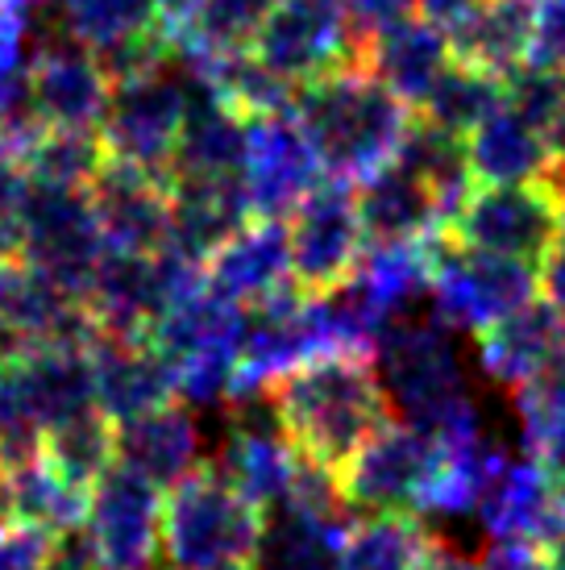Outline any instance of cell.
Instances as JSON below:
<instances>
[{
  "label": "cell",
  "mask_w": 565,
  "mask_h": 570,
  "mask_svg": "<svg viewBox=\"0 0 565 570\" xmlns=\"http://www.w3.org/2000/svg\"><path fill=\"white\" fill-rule=\"evenodd\" d=\"M42 570H100V558H96L88 524L79 521V524H71V529L50 533V550H47Z\"/></svg>",
  "instance_id": "46"
},
{
  "label": "cell",
  "mask_w": 565,
  "mask_h": 570,
  "mask_svg": "<svg viewBox=\"0 0 565 570\" xmlns=\"http://www.w3.org/2000/svg\"><path fill=\"white\" fill-rule=\"evenodd\" d=\"M26 171L21 163L0 155V258H17L21 246V196H26Z\"/></svg>",
  "instance_id": "44"
},
{
  "label": "cell",
  "mask_w": 565,
  "mask_h": 570,
  "mask_svg": "<svg viewBox=\"0 0 565 570\" xmlns=\"http://www.w3.org/2000/svg\"><path fill=\"white\" fill-rule=\"evenodd\" d=\"M291 112L308 129L325 175H341L354 184L399 155V142L416 117L361 63L333 67L329 76L299 83Z\"/></svg>",
  "instance_id": "3"
},
{
  "label": "cell",
  "mask_w": 565,
  "mask_h": 570,
  "mask_svg": "<svg viewBox=\"0 0 565 570\" xmlns=\"http://www.w3.org/2000/svg\"><path fill=\"white\" fill-rule=\"evenodd\" d=\"M9 363L17 371L26 409L42 425V433L79 416V412L96 409L88 346H30L21 354H9Z\"/></svg>",
  "instance_id": "25"
},
{
  "label": "cell",
  "mask_w": 565,
  "mask_h": 570,
  "mask_svg": "<svg viewBox=\"0 0 565 570\" xmlns=\"http://www.w3.org/2000/svg\"><path fill=\"white\" fill-rule=\"evenodd\" d=\"M83 524L100 570H150L162 554V488L112 462L88 491Z\"/></svg>",
  "instance_id": "14"
},
{
  "label": "cell",
  "mask_w": 565,
  "mask_h": 570,
  "mask_svg": "<svg viewBox=\"0 0 565 570\" xmlns=\"http://www.w3.org/2000/svg\"><path fill=\"white\" fill-rule=\"evenodd\" d=\"M370 358L387 404L399 409L408 425L437 442H466L483 433L470 380L454 346V330L433 308L395 317Z\"/></svg>",
  "instance_id": "2"
},
{
  "label": "cell",
  "mask_w": 565,
  "mask_h": 570,
  "mask_svg": "<svg viewBox=\"0 0 565 570\" xmlns=\"http://www.w3.org/2000/svg\"><path fill=\"white\" fill-rule=\"evenodd\" d=\"M150 570H175V567H158V562H155V567H150Z\"/></svg>",
  "instance_id": "57"
},
{
  "label": "cell",
  "mask_w": 565,
  "mask_h": 570,
  "mask_svg": "<svg viewBox=\"0 0 565 570\" xmlns=\"http://www.w3.org/2000/svg\"><path fill=\"white\" fill-rule=\"evenodd\" d=\"M437 462V438L391 416L337 466V488H341L349 512H370V517L375 512H408L416 517Z\"/></svg>",
  "instance_id": "9"
},
{
  "label": "cell",
  "mask_w": 565,
  "mask_h": 570,
  "mask_svg": "<svg viewBox=\"0 0 565 570\" xmlns=\"http://www.w3.org/2000/svg\"><path fill=\"white\" fill-rule=\"evenodd\" d=\"M188 80V76H184ZM191 88L188 117L179 129L171 159V179H241L246 163V117L229 109L225 100L208 96L205 88Z\"/></svg>",
  "instance_id": "26"
},
{
  "label": "cell",
  "mask_w": 565,
  "mask_h": 570,
  "mask_svg": "<svg viewBox=\"0 0 565 570\" xmlns=\"http://www.w3.org/2000/svg\"><path fill=\"white\" fill-rule=\"evenodd\" d=\"M250 217L254 213L241 179H175L167 246L184 250L205 267Z\"/></svg>",
  "instance_id": "27"
},
{
  "label": "cell",
  "mask_w": 565,
  "mask_h": 570,
  "mask_svg": "<svg viewBox=\"0 0 565 570\" xmlns=\"http://www.w3.org/2000/svg\"><path fill=\"white\" fill-rule=\"evenodd\" d=\"M395 163H404L412 175H420L424 184L433 188V196H437V205H440V217H445V234H449L457 208L466 205V196L478 188L470 175L466 138L433 126V121H424L420 112H416L408 134H404V142H399Z\"/></svg>",
  "instance_id": "33"
},
{
  "label": "cell",
  "mask_w": 565,
  "mask_h": 570,
  "mask_svg": "<svg viewBox=\"0 0 565 570\" xmlns=\"http://www.w3.org/2000/svg\"><path fill=\"white\" fill-rule=\"evenodd\" d=\"M171 175L129 167L109 159L100 167L88 196L100 225L105 250L155 254L171 238Z\"/></svg>",
  "instance_id": "17"
},
{
  "label": "cell",
  "mask_w": 565,
  "mask_h": 570,
  "mask_svg": "<svg viewBox=\"0 0 565 570\" xmlns=\"http://www.w3.org/2000/svg\"><path fill=\"white\" fill-rule=\"evenodd\" d=\"M262 512L241 500L212 462H196L162 495V558L175 570L250 562Z\"/></svg>",
  "instance_id": "4"
},
{
  "label": "cell",
  "mask_w": 565,
  "mask_h": 570,
  "mask_svg": "<svg viewBox=\"0 0 565 570\" xmlns=\"http://www.w3.org/2000/svg\"><path fill=\"white\" fill-rule=\"evenodd\" d=\"M287 246H291V279L304 292H329L354 275L366 234L358 217L354 179L325 175L287 217Z\"/></svg>",
  "instance_id": "10"
},
{
  "label": "cell",
  "mask_w": 565,
  "mask_h": 570,
  "mask_svg": "<svg viewBox=\"0 0 565 570\" xmlns=\"http://www.w3.org/2000/svg\"><path fill=\"white\" fill-rule=\"evenodd\" d=\"M0 512L4 521L59 533L88 517V488L63 479L47 459H30L0 471Z\"/></svg>",
  "instance_id": "32"
},
{
  "label": "cell",
  "mask_w": 565,
  "mask_h": 570,
  "mask_svg": "<svg viewBox=\"0 0 565 570\" xmlns=\"http://www.w3.org/2000/svg\"><path fill=\"white\" fill-rule=\"evenodd\" d=\"M42 459H47L63 479L92 491L96 479L117 462V450H112V421L100 409H92V412H79L71 421H63V425L47 429Z\"/></svg>",
  "instance_id": "39"
},
{
  "label": "cell",
  "mask_w": 565,
  "mask_h": 570,
  "mask_svg": "<svg viewBox=\"0 0 565 570\" xmlns=\"http://www.w3.org/2000/svg\"><path fill=\"white\" fill-rule=\"evenodd\" d=\"M0 521H4V512H0Z\"/></svg>",
  "instance_id": "58"
},
{
  "label": "cell",
  "mask_w": 565,
  "mask_h": 570,
  "mask_svg": "<svg viewBox=\"0 0 565 570\" xmlns=\"http://www.w3.org/2000/svg\"><path fill=\"white\" fill-rule=\"evenodd\" d=\"M524 445H528V459L541 462V471L549 475V483L565 495V412L545 429L528 433Z\"/></svg>",
  "instance_id": "47"
},
{
  "label": "cell",
  "mask_w": 565,
  "mask_h": 570,
  "mask_svg": "<svg viewBox=\"0 0 565 570\" xmlns=\"http://www.w3.org/2000/svg\"><path fill=\"white\" fill-rule=\"evenodd\" d=\"M478 570H553V567L541 550H528V546H503V541H495L487 554L478 558Z\"/></svg>",
  "instance_id": "50"
},
{
  "label": "cell",
  "mask_w": 565,
  "mask_h": 570,
  "mask_svg": "<svg viewBox=\"0 0 565 570\" xmlns=\"http://www.w3.org/2000/svg\"><path fill=\"white\" fill-rule=\"evenodd\" d=\"M17 258L59 284L67 296L83 301L92 284L96 263L105 258V238L92 213L88 188H54V184H26L21 196V246Z\"/></svg>",
  "instance_id": "7"
},
{
  "label": "cell",
  "mask_w": 565,
  "mask_h": 570,
  "mask_svg": "<svg viewBox=\"0 0 565 570\" xmlns=\"http://www.w3.org/2000/svg\"><path fill=\"white\" fill-rule=\"evenodd\" d=\"M516 392V412L524 421V438L545 429L549 421H557L565 412V346L536 366L528 380L512 387Z\"/></svg>",
  "instance_id": "42"
},
{
  "label": "cell",
  "mask_w": 565,
  "mask_h": 570,
  "mask_svg": "<svg viewBox=\"0 0 565 570\" xmlns=\"http://www.w3.org/2000/svg\"><path fill=\"white\" fill-rule=\"evenodd\" d=\"M109 163L100 129H71V126H47L38 134V142L26 150L21 171L33 184H54V188H88L100 167Z\"/></svg>",
  "instance_id": "38"
},
{
  "label": "cell",
  "mask_w": 565,
  "mask_h": 570,
  "mask_svg": "<svg viewBox=\"0 0 565 570\" xmlns=\"http://www.w3.org/2000/svg\"><path fill=\"white\" fill-rule=\"evenodd\" d=\"M333 354L316 296L304 287L287 284L282 292L267 296L246 308L241 321V354H237L234 392H267L270 383H279L287 371L304 366L308 358Z\"/></svg>",
  "instance_id": "11"
},
{
  "label": "cell",
  "mask_w": 565,
  "mask_h": 570,
  "mask_svg": "<svg viewBox=\"0 0 565 570\" xmlns=\"http://www.w3.org/2000/svg\"><path fill=\"white\" fill-rule=\"evenodd\" d=\"M503 105L549 138L553 126L562 121V112H565V71L519 63L516 71L503 80Z\"/></svg>",
  "instance_id": "40"
},
{
  "label": "cell",
  "mask_w": 565,
  "mask_h": 570,
  "mask_svg": "<svg viewBox=\"0 0 565 570\" xmlns=\"http://www.w3.org/2000/svg\"><path fill=\"white\" fill-rule=\"evenodd\" d=\"M270 400L291 445L333 475L383 421H391L375 358L366 354L308 358L279 383H270Z\"/></svg>",
  "instance_id": "1"
},
{
  "label": "cell",
  "mask_w": 565,
  "mask_h": 570,
  "mask_svg": "<svg viewBox=\"0 0 565 570\" xmlns=\"http://www.w3.org/2000/svg\"><path fill=\"white\" fill-rule=\"evenodd\" d=\"M545 558H549L553 570H565V529L557 533V541H553L549 550H545Z\"/></svg>",
  "instance_id": "55"
},
{
  "label": "cell",
  "mask_w": 565,
  "mask_h": 570,
  "mask_svg": "<svg viewBox=\"0 0 565 570\" xmlns=\"http://www.w3.org/2000/svg\"><path fill=\"white\" fill-rule=\"evenodd\" d=\"M354 191H358L366 242H420L445 234V217H440L433 188L404 163H383L378 171L361 175Z\"/></svg>",
  "instance_id": "23"
},
{
  "label": "cell",
  "mask_w": 565,
  "mask_h": 570,
  "mask_svg": "<svg viewBox=\"0 0 565 570\" xmlns=\"http://www.w3.org/2000/svg\"><path fill=\"white\" fill-rule=\"evenodd\" d=\"M54 0H0V9H9V13H21V17H33V13H47Z\"/></svg>",
  "instance_id": "54"
},
{
  "label": "cell",
  "mask_w": 565,
  "mask_h": 570,
  "mask_svg": "<svg viewBox=\"0 0 565 570\" xmlns=\"http://www.w3.org/2000/svg\"><path fill=\"white\" fill-rule=\"evenodd\" d=\"M358 42L346 0H275L254 38V50L282 80L299 88L329 76L333 67L358 63Z\"/></svg>",
  "instance_id": "13"
},
{
  "label": "cell",
  "mask_w": 565,
  "mask_h": 570,
  "mask_svg": "<svg viewBox=\"0 0 565 570\" xmlns=\"http://www.w3.org/2000/svg\"><path fill=\"white\" fill-rule=\"evenodd\" d=\"M541 296L549 304H557L565 313V222H562V229H557V238H553V246H549V254L541 258Z\"/></svg>",
  "instance_id": "49"
},
{
  "label": "cell",
  "mask_w": 565,
  "mask_h": 570,
  "mask_svg": "<svg viewBox=\"0 0 565 570\" xmlns=\"http://www.w3.org/2000/svg\"><path fill=\"white\" fill-rule=\"evenodd\" d=\"M474 184H541L549 171V138L503 105L466 134Z\"/></svg>",
  "instance_id": "30"
},
{
  "label": "cell",
  "mask_w": 565,
  "mask_h": 570,
  "mask_svg": "<svg viewBox=\"0 0 565 570\" xmlns=\"http://www.w3.org/2000/svg\"><path fill=\"white\" fill-rule=\"evenodd\" d=\"M150 4H155L158 30L167 33V42H175L179 33L188 30L196 9H200V0H150Z\"/></svg>",
  "instance_id": "52"
},
{
  "label": "cell",
  "mask_w": 565,
  "mask_h": 570,
  "mask_svg": "<svg viewBox=\"0 0 565 570\" xmlns=\"http://www.w3.org/2000/svg\"><path fill=\"white\" fill-rule=\"evenodd\" d=\"M358 63L416 112L424 96L433 92V83L445 76V67L454 63V50H449V33L440 26L404 13L378 30L361 33Z\"/></svg>",
  "instance_id": "19"
},
{
  "label": "cell",
  "mask_w": 565,
  "mask_h": 570,
  "mask_svg": "<svg viewBox=\"0 0 565 570\" xmlns=\"http://www.w3.org/2000/svg\"><path fill=\"white\" fill-rule=\"evenodd\" d=\"M83 308H88L96 333L146 337L155 317L167 308L155 254L105 250V258L96 263L92 284L83 292Z\"/></svg>",
  "instance_id": "22"
},
{
  "label": "cell",
  "mask_w": 565,
  "mask_h": 570,
  "mask_svg": "<svg viewBox=\"0 0 565 570\" xmlns=\"http://www.w3.org/2000/svg\"><path fill=\"white\" fill-rule=\"evenodd\" d=\"M503 109V76H490L483 67L470 63H449L445 76L433 83V92L420 100V117L433 126L449 129V134H470L474 126H483L490 112Z\"/></svg>",
  "instance_id": "37"
},
{
  "label": "cell",
  "mask_w": 565,
  "mask_h": 570,
  "mask_svg": "<svg viewBox=\"0 0 565 570\" xmlns=\"http://www.w3.org/2000/svg\"><path fill=\"white\" fill-rule=\"evenodd\" d=\"M109 96V71L100 67L92 50L71 42L63 26H54V33L38 38V47L30 55V109L47 126L100 129Z\"/></svg>",
  "instance_id": "16"
},
{
  "label": "cell",
  "mask_w": 565,
  "mask_h": 570,
  "mask_svg": "<svg viewBox=\"0 0 565 570\" xmlns=\"http://www.w3.org/2000/svg\"><path fill=\"white\" fill-rule=\"evenodd\" d=\"M536 296H541L536 263L495 250H474V246L454 242L449 234L437 242L433 279H428V308L449 330L478 337L495 321L524 308Z\"/></svg>",
  "instance_id": "6"
},
{
  "label": "cell",
  "mask_w": 565,
  "mask_h": 570,
  "mask_svg": "<svg viewBox=\"0 0 565 570\" xmlns=\"http://www.w3.org/2000/svg\"><path fill=\"white\" fill-rule=\"evenodd\" d=\"M346 13L361 38V33H370V30H378V26L395 21V17L412 13V0H346Z\"/></svg>",
  "instance_id": "48"
},
{
  "label": "cell",
  "mask_w": 565,
  "mask_h": 570,
  "mask_svg": "<svg viewBox=\"0 0 565 570\" xmlns=\"http://www.w3.org/2000/svg\"><path fill=\"white\" fill-rule=\"evenodd\" d=\"M54 17L67 38L92 55H109L158 30L150 0H54Z\"/></svg>",
  "instance_id": "36"
},
{
  "label": "cell",
  "mask_w": 565,
  "mask_h": 570,
  "mask_svg": "<svg viewBox=\"0 0 565 570\" xmlns=\"http://www.w3.org/2000/svg\"><path fill=\"white\" fill-rule=\"evenodd\" d=\"M474 517L487 529L490 541L528 546L545 554L565 529V495L553 488L536 459H512L503 450Z\"/></svg>",
  "instance_id": "18"
},
{
  "label": "cell",
  "mask_w": 565,
  "mask_h": 570,
  "mask_svg": "<svg viewBox=\"0 0 565 570\" xmlns=\"http://www.w3.org/2000/svg\"><path fill=\"white\" fill-rule=\"evenodd\" d=\"M549 150L553 155H565V112H562V121L553 126V134H549Z\"/></svg>",
  "instance_id": "56"
},
{
  "label": "cell",
  "mask_w": 565,
  "mask_h": 570,
  "mask_svg": "<svg viewBox=\"0 0 565 570\" xmlns=\"http://www.w3.org/2000/svg\"><path fill=\"white\" fill-rule=\"evenodd\" d=\"M562 222L565 208L545 184H478L466 196V205L457 208L449 238L541 267Z\"/></svg>",
  "instance_id": "12"
},
{
  "label": "cell",
  "mask_w": 565,
  "mask_h": 570,
  "mask_svg": "<svg viewBox=\"0 0 565 570\" xmlns=\"http://www.w3.org/2000/svg\"><path fill=\"white\" fill-rule=\"evenodd\" d=\"M241 321L246 308L220 301L208 284L158 313L146 337L175 366V400L191 409H217L229 400L241 354Z\"/></svg>",
  "instance_id": "5"
},
{
  "label": "cell",
  "mask_w": 565,
  "mask_h": 570,
  "mask_svg": "<svg viewBox=\"0 0 565 570\" xmlns=\"http://www.w3.org/2000/svg\"><path fill=\"white\" fill-rule=\"evenodd\" d=\"M30 17L0 9V121L30 105Z\"/></svg>",
  "instance_id": "41"
},
{
  "label": "cell",
  "mask_w": 565,
  "mask_h": 570,
  "mask_svg": "<svg viewBox=\"0 0 565 570\" xmlns=\"http://www.w3.org/2000/svg\"><path fill=\"white\" fill-rule=\"evenodd\" d=\"M420 517L408 512H375L354 521L341 538V570H416L428 550Z\"/></svg>",
  "instance_id": "34"
},
{
  "label": "cell",
  "mask_w": 565,
  "mask_h": 570,
  "mask_svg": "<svg viewBox=\"0 0 565 570\" xmlns=\"http://www.w3.org/2000/svg\"><path fill=\"white\" fill-rule=\"evenodd\" d=\"M270 9H275V0H200L191 26L171 42V55L179 63H191V59H208V55L250 50Z\"/></svg>",
  "instance_id": "35"
},
{
  "label": "cell",
  "mask_w": 565,
  "mask_h": 570,
  "mask_svg": "<svg viewBox=\"0 0 565 570\" xmlns=\"http://www.w3.org/2000/svg\"><path fill=\"white\" fill-rule=\"evenodd\" d=\"M205 284L220 301L250 308L282 292L291 279V246H287V222L275 217H250L205 263Z\"/></svg>",
  "instance_id": "21"
},
{
  "label": "cell",
  "mask_w": 565,
  "mask_h": 570,
  "mask_svg": "<svg viewBox=\"0 0 565 570\" xmlns=\"http://www.w3.org/2000/svg\"><path fill=\"white\" fill-rule=\"evenodd\" d=\"M325 179V163L316 155L308 129L299 126L291 109L250 117L246 126V163H241V188L254 217L287 222L291 208Z\"/></svg>",
  "instance_id": "15"
},
{
  "label": "cell",
  "mask_w": 565,
  "mask_h": 570,
  "mask_svg": "<svg viewBox=\"0 0 565 570\" xmlns=\"http://www.w3.org/2000/svg\"><path fill=\"white\" fill-rule=\"evenodd\" d=\"M112 450H117L121 466L146 475L158 488H171L200 462V429H196V416L171 400L162 409L117 421Z\"/></svg>",
  "instance_id": "24"
},
{
  "label": "cell",
  "mask_w": 565,
  "mask_h": 570,
  "mask_svg": "<svg viewBox=\"0 0 565 570\" xmlns=\"http://www.w3.org/2000/svg\"><path fill=\"white\" fill-rule=\"evenodd\" d=\"M416 570H478V562H470L466 554H457L454 546H445V541L433 538Z\"/></svg>",
  "instance_id": "53"
},
{
  "label": "cell",
  "mask_w": 565,
  "mask_h": 570,
  "mask_svg": "<svg viewBox=\"0 0 565 570\" xmlns=\"http://www.w3.org/2000/svg\"><path fill=\"white\" fill-rule=\"evenodd\" d=\"M96 383V409L117 421L141 416L175 400V366L158 354L150 337H112L96 333L88 342Z\"/></svg>",
  "instance_id": "20"
},
{
  "label": "cell",
  "mask_w": 565,
  "mask_h": 570,
  "mask_svg": "<svg viewBox=\"0 0 565 570\" xmlns=\"http://www.w3.org/2000/svg\"><path fill=\"white\" fill-rule=\"evenodd\" d=\"M565 346V313L545 296L478 333V363L503 387H519L536 366Z\"/></svg>",
  "instance_id": "28"
},
{
  "label": "cell",
  "mask_w": 565,
  "mask_h": 570,
  "mask_svg": "<svg viewBox=\"0 0 565 570\" xmlns=\"http://www.w3.org/2000/svg\"><path fill=\"white\" fill-rule=\"evenodd\" d=\"M354 521L316 517L304 508L279 504L262 512L254 570H341V538Z\"/></svg>",
  "instance_id": "29"
},
{
  "label": "cell",
  "mask_w": 565,
  "mask_h": 570,
  "mask_svg": "<svg viewBox=\"0 0 565 570\" xmlns=\"http://www.w3.org/2000/svg\"><path fill=\"white\" fill-rule=\"evenodd\" d=\"M483 0H412V13L433 21L440 30H454L462 17H470Z\"/></svg>",
  "instance_id": "51"
},
{
  "label": "cell",
  "mask_w": 565,
  "mask_h": 570,
  "mask_svg": "<svg viewBox=\"0 0 565 570\" xmlns=\"http://www.w3.org/2000/svg\"><path fill=\"white\" fill-rule=\"evenodd\" d=\"M191 88L184 71H175V59L155 71H138L126 80H112L109 109L100 121L105 155L129 167L171 175L175 142L188 117Z\"/></svg>",
  "instance_id": "8"
},
{
  "label": "cell",
  "mask_w": 565,
  "mask_h": 570,
  "mask_svg": "<svg viewBox=\"0 0 565 570\" xmlns=\"http://www.w3.org/2000/svg\"><path fill=\"white\" fill-rule=\"evenodd\" d=\"M528 9L533 0H483L454 30H445L454 59L507 80L519 63H528Z\"/></svg>",
  "instance_id": "31"
},
{
  "label": "cell",
  "mask_w": 565,
  "mask_h": 570,
  "mask_svg": "<svg viewBox=\"0 0 565 570\" xmlns=\"http://www.w3.org/2000/svg\"><path fill=\"white\" fill-rule=\"evenodd\" d=\"M50 550L47 529L21 521H0V570H42Z\"/></svg>",
  "instance_id": "45"
},
{
  "label": "cell",
  "mask_w": 565,
  "mask_h": 570,
  "mask_svg": "<svg viewBox=\"0 0 565 570\" xmlns=\"http://www.w3.org/2000/svg\"><path fill=\"white\" fill-rule=\"evenodd\" d=\"M528 63L565 71V0H533V9H528Z\"/></svg>",
  "instance_id": "43"
}]
</instances>
